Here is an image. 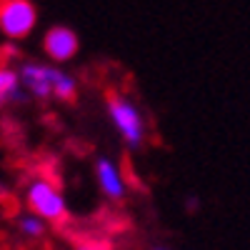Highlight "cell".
Listing matches in <instances>:
<instances>
[{
	"mask_svg": "<svg viewBox=\"0 0 250 250\" xmlns=\"http://www.w3.org/2000/svg\"><path fill=\"white\" fill-rule=\"evenodd\" d=\"M18 75H20V85L23 90L38 100H48V98H55V100H75L78 95V80L60 70L58 65H45V62H23L18 68Z\"/></svg>",
	"mask_w": 250,
	"mask_h": 250,
	"instance_id": "6da1fadb",
	"label": "cell"
},
{
	"mask_svg": "<svg viewBox=\"0 0 250 250\" xmlns=\"http://www.w3.org/2000/svg\"><path fill=\"white\" fill-rule=\"evenodd\" d=\"M28 210L40 215L45 223H65L68 220V200L55 180L38 175L25 185Z\"/></svg>",
	"mask_w": 250,
	"mask_h": 250,
	"instance_id": "7a4b0ae2",
	"label": "cell"
},
{
	"mask_svg": "<svg viewBox=\"0 0 250 250\" xmlns=\"http://www.w3.org/2000/svg\"><path fill=\"white\" fill-rule=\"evenodd\" d=\"M105 105H108V118L113 123V128L118 130V135L123 138V143L133 150L140 148L145 143V133H148L140 108L123 93H110Z\"/></svg>",
	"mask_w": 250,
	"mask_h": 250,
	"instance_id": "3957f363",
	"label": "cell"
},
{
	"mask_svg": "<svg viewBox=\"0 0 250 250\" xmlns=\"http://www.w3.org/2000/svg\"><path fill=\"white\" fill-rule=\"evenodd\" d=\"M38 25V10L30 0H0V33L8 40H23Z\"/></svg>",
	"mask_w": 250,
	"mask_h": 250,
	"instance_id": "277c9868",
	"label": "cell"
},
{
	"mask_svg": "<svg viewBox=\"0 0 250 250\" xmlns=\"http://www.w3.org/2000/svg\"><path fill=\"white\" fill-rule=\"evenodd\" d=\"M43 50H45V55L53 62L62 65V62H70L78 55L80 40H78L73 28H68V25H53L43 35Z\"/></svg>",
	"mask_w": 250,
	"mask_h": 250,
	"instance_id": "5b68a950",
	"label": "cell"
},
{
	"mask_svg": "<svg viewBox=\"0 0 250 250\" xmlns=\"http://www.w3.org/2000/svg\"><path fill=\"white\" fill-rule=\"evenodd\" d=\"M95 180H98L100 193L105 195V198H110V200H123L125 193H128L125 175H123L120 165H118L113 158L100 155V158L95 160Z\"/></svg>",
	"mask_w": 250,
	"mask_h": 250,
	"instance_id": "8992f818",
	"label": "cell"
},
{
	"mask_svg": "<svg viewBox=\"0 0 250 250\" xmlns=\"http://www.w3.org/2000/svg\"><path fill=\"white\" fill-rule=\"evenodd\" d=\"M18 100H23V85H20L18 70L10 65H0V108Z\"/></svg>",
	"mask_w": 250,
	"mask_h": 250,
	"instance_id": "52a82bcc",
	"label": "cell"
},
{
	"mask_svg": "<svg viewBox=\"0 0 250 250\" xmlns=\"http://www.w3.org/2000/svg\"><path fill=\"white\" fill-rule=\"evenodd\" d=\"M15 225H18V233L25 235V238H30V240H38V238H43V235L48 233V223L40 218V215H35V213L18 215Z\"/></svg>",
	"mask_w": 250,
	"mask_h": 250,
	"instance_id": "ba28073f",
	"label": "cell"
},
{
	"mask_svg": "<svg viewBox=\"0 0 250 250\" xmlns=\"http://www.w3.org/2000/svg\"><path fill=\"white\" fill-rule=\"evenodd\" d=\"M75 250H105L103 245H98V243H80Z\"/></svg>",
	"mask_w": 250,
	"mask_h": 250,
	"instance_id": "9c48e42d",
	"label": "cell"
},
{
	"mask_svg": "<svg viewBox=\"0 0 250 250\" xmlns=\"http://www.w3.org/2000/svg\"><path fill=\"white\" fill-rule=\"evenodd\" d=\"M153 250H168V248H153Z\"/></svg>",
	"mask_w": 250,
	"mask_h": 250,
	"instance_id": "30bf717a",
	"label": "cell"
}]
</instances>
